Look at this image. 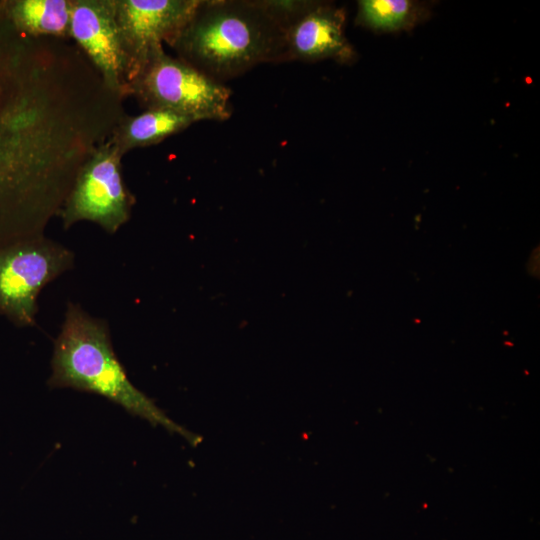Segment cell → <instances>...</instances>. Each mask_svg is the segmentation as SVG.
Listing matches in <instances>:
<instances>
[{"label":"cell","instance_id":"cell-1","mask_svg":"<svg viewBox=\"0 0 540 540\" xmlns=\"http://www.w3.org/2000/svg\"><path fill=\"white\" fill-rule=\"evenodd\" d=\"M47 38L0 13V247L44 234L112 128L94 74Z\"/></svg>","mask_w":540,"mask_h":540},{"label":"cell","instance_id":"cell-2","mask_svg":"<svg viewBox=\"0 0 540 540\" xmlns=\"http://www.w3.org/2000/svg\"><path fill=\"white\" fill-rule=\"evenodd\" d=\"M169 46L219 82L262 63L287 61L285 31L258 0H200Z\"/></svg>","mask_w":540,"mask_h":540},{"label":"cell","instance_id":"cell-3","mask_svg":"<svg viewBox=\"0 0 540 540\" xmlns=\"http://www.w3.org/2000/svg\"><path fill=\"white\" fill-rule=\"evenodd\" d=\"M48 385L105 397L131 415L182 436L192 446L202 440L174 422L133 385L115 354L107 322L91 316L77 303H67L64 321L54 341Z\"/></svg>","mask_w":540,"mask_h":540},{"label":"cell","instance_id":"cell-4","mask_svg":"<svg viewBox=\"0 0 540 540\" xmlns=\"http://www.w3.org/2000/svg\"><path fill=\"white\" fill-rule=\"evenodd\" d=\"M145 109H167L194 122L224 121L232 115V91L192 65L163 51L128 88Z\"/></svg>","mask_w":540,"mask_h":540},{"label":"cell","instance_id":"cell-5","mask_svg":"<svg viewBox=\"0 0 540 540\" xmlns=\"http://www.w3.org/2000/svg\"><path fill=\"white\" fill-rule=\"evenodd\" d=\"M74 253L43 235L0 247V313L33 326L42 289L74 266Z\"/></svg>","mask_w":540,"mask_h":540},{"label":"cell","instance_id":"cell-6","mask_svg":"<svg viewBox=\"0 0 540 540\" xmlns=\"http://www.w3.org/2000/svg\"><path fill=\"white\" fill-rule=\"evenodd\" d=\"M122 156L109 138L85 161L59 212L65 229L90 221L114 234L130 219L135 198L122 179Z\"/></svg>","mask_w":540,"mask_h":540},{"label":"cell","instance_id":"cell-7","mask_svg":"<svg viewBox=\"0 0 540 540\" xmlns=\"http://www.w3.org/2000/svg\"><path fill=\"white\" fill-rule=\"evenodd\" d=\"M200 0H114L126 58L127 81L137 78L170 45L193 16Z\"/></svg>","mask_w":540,"mask_h":540},{"label":"cell","instance_id":"cell-8","mask_svg":"<svg viewBox=\"0 0 540 540\" xmlns=\"http://www.w3.org/2000/svg\"><path fill=\"white\" fill-rule=\"evenodd\" d=\"M72 37L105 86L114 94H128L126 58L115 17L114 0H72Z\"/></svg>","mask_w":540,"mask_h":540},{"label":"cell","instance_id":"cell-9","mask_svg":"<svg viewBox=\"0 0 540 540\" xmlns=\"http://www.w3.org/2000/svg\"><path fill=\"white\" fill-rule=\"evenodd\" d=\"M344 8L313 1L285 32L287 61L316 62L332 59L350 64L357 53L345 35Z\"/></svg>","mask_w":540,"mask_h":540},{"label":"cell","instance_id":"cell-10","mask_svg":"<svg viewBox=\"0 0 540 540\" xmlns=\"http://www.w3.org/2000/svg\"><path fill=\"white\" fill-rule=\"evenodd\" d=\"M72 0H0V13L19 32L41 38L70 37Z\"/></svg>","mask_w":540,"mask_h":540},{"label":"cell","instance_id":"cell-11","mask_svg":"<svg viewBox=\"0 0 540 540\" xmlns=\"http://www.w3.org/2000/svg\"><path fill=\"white\" fill-rule=\"evenodd\" d=\"M195 123L192 119L167 109H145L135 116L122 117L110 140L124 155L127 151L157 144Z\"/></svg>","mask_w":540,"mask_h":540},{"label":"cell","instance_id":"cell-12","mask_svg":"<svg viewBox=\"0 0 540 540\" xmlns=\"http://www.w3.org/2000/svg\"><path fill=\"white\" fill-rule=\"evenodd\" d=\"M357 5L356 24L374 32L409 30L430 14L424 3L411 0H360Z\"/></svg>","mask_w":540,"mask_h":540},{"label":"cell","instance_id":"cell-13","mask_svg":"<svg viewBox=\"0 0 540 540\" xmlns=\"http://www.w3.org/2000/svg\"><path fill=\"white\" fill-rule=\"evenodd\" d=\"M267 14L286 32L312 4L301 0H258Z\"/></svg>","mask_w":540,"mask_h":540}]
</instances>
